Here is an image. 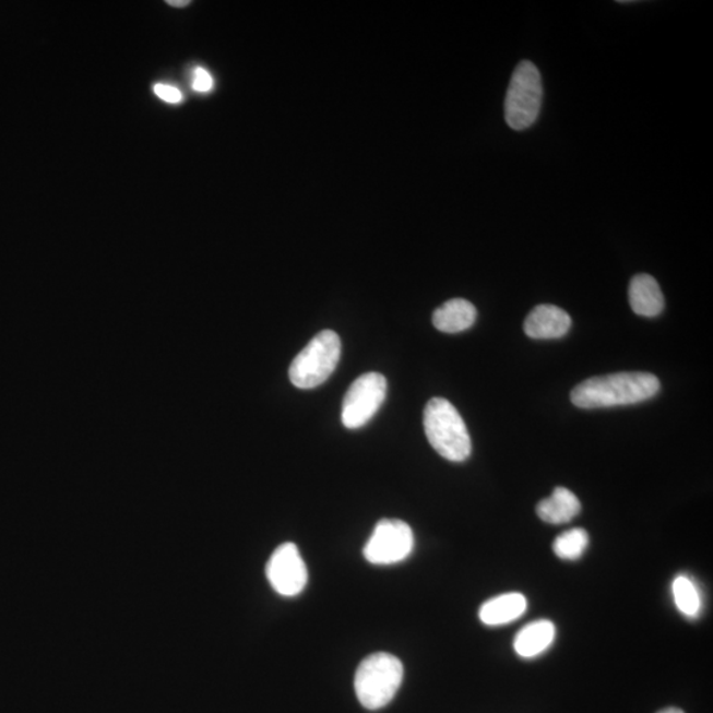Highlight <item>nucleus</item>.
Instances as JSON below:
<instances>
[{
	"label": "nucleus",
	"instance_id": "f03ea898",
	"mask_svg": "<svg viewBox=\"0 0 713 713\" xmlns=\"http://www.w3.org/2000/svg\"><path fill=\"white\" fill-rule=\"evenodd\" d=\"M426 437L441 457L453 463L465 462L471 456L472 441L468 428L456 407L444 397H432L423 414Z\"/></svg>",
	"mask_w": 713,
	"mask_h": 713
},
{
	"label": "nucleus",
	"instance_id": "423d86ee",
	"mask_svg": "<svg viewBox=\"0 0 713 713\" xmlns=\"http://www.w3.org/2000/svg\"><path fill=\"white\" fill-rule=\"evenodd\" d=\"M388 393V381L380 373L358 377L346 391L341 420L349 430H357L369 423L382 406Z\"/></svg>",
	"mask_w": 713,
	"mask_h": 713
},
{
	"label": "nucleus",
	"instance_id": "20e7f679",
	"mask_svg": "<svg viewBox=\"0 0 713 713\" xmlns=\"http://www.w3.org/2000/svg\"><path fill=\"white\" fill-rule=\"evenodd\" d=\"M341 356V340L333 331H321L295 357L289 366V381L295 388L309 390L320 387L336 370Z\"/></svg>",
	"mask_w": 713,
	"mask_h": 713
},
{
	"label": "nucleus",
	"instance_id": "ddd939ff",
	"mask_svg": "<svg viewBox=\"0 0 713 713\" xmlns=\"http://www.w3.org/2000/svg\"><path fill=\"white\" fill-rule=\"evenodd\" d=\"M582 511L579 498L566 488H557L554 494L540 501L536 507V514L542 521L551 525H563L571 522Z\"/></svg>",
	"mask_w": 713,
	"mask_h": 713
},
{
	"label": "nucleus",
	"instance_id": "4468645a",
	"mask_svg": "<svg viewBox=\"0 0 713 713\" xmlns=\"http://www.w3.org/2000/svg\"><path fill=\"white\" fill-rule=\"evenodd\" d=\"M554 639L555 625L551 621H534L515 635L514 650L522 658H535L552 645Z\"/></svg>",
	"mask_w": 713,
	"mask_h": 713
},
{
	"label": "nucleus",
	"instance_id": "1a4fd4ad",
	"mask_svg": "<svg viewBox=\"0 0 713 713\" xmlns=\"http://www.w3.org/2000/svg\"><path fill=\"white\" fill-rule=\"evenodd\" d=\"M572 320L565 309L552 305L535 307L523 324L528 337L535 340H554L566 336Z\"/></svg>",
	"mask_w": 713,
	"mask_h": 713
},
{
	"label": "nucleus",
	"instance_id": "2eb2a0df",
	"mask_svg": "<svg viewBox=\"0 0 713 713\" xmlns=\"http://www.w3.org/2000/svg\"><path fill=\"white\" fill-rule=\"evenodd\" d=\"M673 595L681 615L697 618L702 610V596L696 583L690 578L680 575L673 583Z\"/></svg>",
	"mask_w": 713,
	"mask_h": 713
},
{
	"label": "nucleus",
	"instance_id": "f8f14e48",
	"mask_svg": "<svg viewBox=\"0 0 713 713\" xmlns=\"http://www.w3.org/2000/svg\"><path fill=\"white\" fill-rule=\"evenodd\" d=\"M476 319V307L465 299L448 300L432 314L433 326L444 333H460L470 330Z\"/></svg>",
	"mask_w": 713,
	"mask_h": 713
},
{
	"label": "nucleus",
	"instance_id": "39448f33",
	"mask_svg": "<svg viewBox=\"0 0 713 713\" xmlns=\"http://www.w3.org/2000/svg\"><path fill=\"white\" fill-rule=\"evenodd\" d=\"M544 86L539 69L532 61H522L511 75L507 99H504V119L515 131L532 128L539 117Z\"/></svg>",
	"mask_w": 713,
	"mask_h": 713
},
{
	"label": "nucleus",
	"instance_id": "0eeeda50",
	"mask_svg": "<svg viewBox=\"0 0 713 713\" xmlns=\"http://www.w3.org/2000/svg\"><path fill=\"white\" fill-rule=\"evenodd\" d=\"M414 533L406 522L401 520H382L377 523L368 544L364 548V557L371 565L391 566L412 555L414 550Z\"/></svg>",
	"mask_w": 713,
	"mask_h": 713
},
{
	"label": "nucleus",
	"instance_id": "9b49d317",
	"mask_svg": "<svg viewBox=\"0 0 713 713\" xmlns=\"http://www.w3.org/2000/svg\"><path fill=\"white\" fill-rule=\"evenodd\" d=\"M527 609L526 597L521 593H504L490 598L479 608V620L489 627H500L519 620Z\"/></svg>",
	"mask_w": 713,
	"mask_h": 713
},
{
	"label": "nucleus",
	"instance_id": "aec40b11",
	"mask_svg": "<svg viewBox=\"0 0 713 713\" xmlns=\"http://www.w3.org/2000/svg\"><path fill=\"white\" fill-rule=\"evenodd\" d=\"M658 713H685V712L679 709H674V706H672V709L662 710Z\"/></svg>",
	"mask_w": 713,
	"mask_h": 713
},
{
	"label": "nucleus",
	"instance_id": "7ed1b4c3",
	"mask_svg": "<svg viewBox=\"0 0 713 713\" xmlns=\"http://www.w3.org/2000/svg\"><path fill=\"white\" fill-rule=\"evenodd\" d=\"M405 675L402 662L389 653H375L359 664L356 696L366 710L383 709L400 691Z\"/></svg>",
	"mask_w": 713,
	"mask_h": 713
},
{
	"label": "nucleus",
	"instance_id": "a211bd4d",
	"mask_svg": "<svg viewBox=\"0 0 713 713\" xmlns=\"http://www.w3.org/2000/svg\"><path fill=\"white\" fill-rule=\"evenodd\" d=\"M154 92L157 97H159L163 100H166V103L169 104H180L182 100V94L178 90V87L157 84L154 87Z\"/></svg>",
	"mask_w": 713,
	"mask_h": 713
},
{
	"label": "nucleus",
	"instance_id": "f3484780",
	"mask_svg": "<svg viewBox=\"0 0 713 713\" xmlns=\"http://www.w3.org/2000/svg\"><path fill=\"white\" fill-rule=\"evenodd\" d=\"M213 79L210 72L205 71L204 68L195 69L193 73L192 86L195 92L207 93L213 90Z\"/></svg>",
	"mask_w": 713,
	"mask_h": 713
},
{
	"label": "nucleus",
	"instance_id": "9d476101",
	"mask_svg": "<svg viewBox=\"0 0 713 713\" xmlns=\"http://www.w3.org/2000/svg\"><path fill=\"white\" fill-rule=\"evenodd\" d=\"M629 302L634 313L643 318L658 317L665 308L658 282L647 274L635 275L630 282Z\"/></svg>",
	"mask_w": 713,
	"mask_h": 713
},
{
	"label": "nucleus",
	"instance_id": "dca6fc26",
	"mask_svg": "<svg viewBox=\"0 0 713 713\" xmlns=\"http://www.w3.org/2000/svg\"><path fill=\"white\" fill-rule=\"evenodd\" d=\"M590 545V536L583 528H572L560 534L554 542V552L565 560H577L583 557Z\"/></svg>",
	"mask_w": 713,
	"mask_h": 713
},
{
	"label": "nucleus",
	"instance_id": "6e6552de",
	"mask_svg": "<svg viewBox=\"0 0 713 713\" xmlns=\"http://www.w3.org/2000/svg\"><path fill=\"white\" fill-rule=\"evenodd\" d=\"M269 583L284 597L300 595L308 582V571L298 546L284 544L276 548L266 566Z\"/></svg>",
	"mask_w": 713,
	"mask_h": 713
},
{
	"label": "nucleus",
	"instance_id": "6ab92c4d",
	"mask_svg": "<svg viewBox=\"0 0 713 713\" xmlns=\"http://www.w3.org/2000/svg\"><path fill=\"white\" fill-rule=\"evenodd\" d=\"M167 3L170 4V5H174V8H175V5H176V8H182V5H188L189 4L188 0H179V2H178V0H168Z\"/></svg>",
	"mask_w": 713,
	"mask_h": 713
},
{
	"label": "nucleus",
	"instance_id": "f257e3e1",
	"mask_svg": "<svg viewBox=\"0 0 713 713\" xmlns=\"http://www.w3.org/2000/svg\"><path fill=\"white\" fill-rule=\"evenodd\" d=\"M657 377L649 373H617L593 377L572 390L571 401L580 408L637 405L659 393Z\"/></svg>",
	"mask_w": 713,
	"mask_h": 713
}]
</instances>
